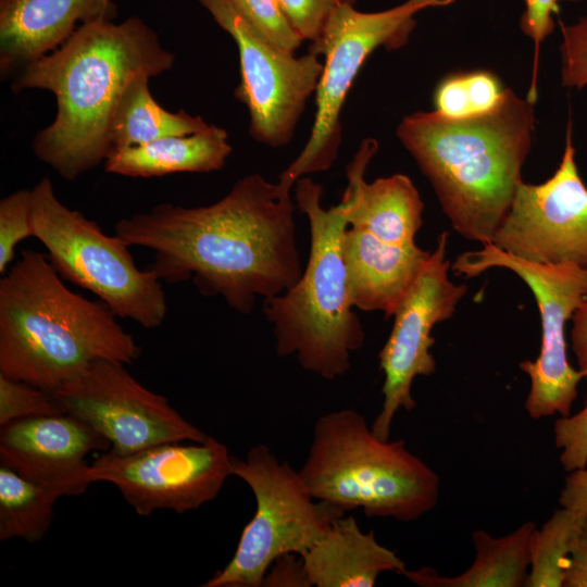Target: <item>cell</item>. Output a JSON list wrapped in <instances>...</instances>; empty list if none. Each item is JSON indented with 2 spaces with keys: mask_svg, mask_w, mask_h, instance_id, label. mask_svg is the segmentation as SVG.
<instances>
[{
  "mask_svg": "<svg viewBox=\"0 0 587 587\" xmlns=\"http://www.w3.org/2000/svg\"><path fill=\"white\" fill-rule=\"evenodd\" d=\"M564 587H587V521L575 536L563 576Z\"/></svg>",
  "mask_w": 587,
  "mask_h": 587,
  "instance_id": "836d02e7",
  "label": "cell"
},
{
  "mask_svg": "<svg viewBox=\"0 0 587 587\" xmlns=\"http://www.w3.org/2000/svg\"><path fill=\"white\" fill-rule=\"evenodd\" d=\"M63 413L52 392L0 373V426L21 419Z\"/></svg>",
  "mask_w": 587,
  "mask_h": 587,
  "instance_id": "484cf974",
  "label": "cell"
},
{
  "mask_svg": "<svg viewBox=\"0 0 587 587\" xmlns=\"http://www.w3.org/2000/svg\"><path fill=\"white\" fill-rule=\"evenodd\" d=\"M587 515L562 507L533 532L526 587H562L572 542Z\"/></svg>",
  "mask_w": 587,
  "mask_h": 587,
  "instance_id": "cb8c5ba5",
  "label": "cell"
},
{
  "mask_svg": "<svg viewBox=\"0 0 587 587\" xmlns=\"http://www.w3.org/2000/svg\"><path fill=\"white\" fill-rule=\"evenodd\" d=\"M560 1L563 0H525L526 9L520 20L522 32L533 39L535 47L530 87L526 98V100L532 103H535L537 99V73L540 45L554 29L552 14L559 12Z\"/></svg>",
  "mask_w": 587,
  "mask_h": 587,
  "instance_id": "4dcf8cb0",
  "label": "cell"
},
{
  "mask_svg": "<svg viewBox=\"0 0 587 587\" xmlns=\"http://www.w3.org/2000/svg\"><path fill=\"white\" fill-rule=\"evenodd\" d=\"M572 322V350L575 354L578 370L587 372V299L577 308Z\"/></svg>",
  "mask_w": 587,
  "mask_h": 587,
  "instance_id": "d590c367",
  "label": "cell"
},
{
  "mask_svg": "<svg viewBox=\"0 0 587 587\" xmlns=\"http://www.w3.org/2000/svg\"><path fill=\"white\" fill-rule=\"evenodd\" d=\"M262 586H312L300 555L285 554L270 566Z\"/></svg>",
  "mask_w": 587,
  "mask_h": 587,
  "instance_id": "d6a6232c",
  "label": "cell"
},
{
  "mask_svg": "<svg viewBox=\"0 0 587 587\" xmlns=\"http://www.w3.org/2000/svg\"><path fill=\"white\" fill-rule=\"evenodd\" d=\"M174 60L138 16L79 25L63 45L13 79L15 92L42 89L55 97L53 121L33 140L35 155L66 180L104 162L110 124L126 86L140 74L167 72Z\"/></svg>",
  "mask_w": 587,
  "mask_h": 587,
  "instance_id": "7a4b0ae2",
  "label": "cell"
},
{
  "mask_svg": "<svg viewBox=\"0 0 587 587\" xmlns=\"http://www.w3.org/2000/svg\"><path fill=\"white\" fill-rule=\"evenodd\" d=\"M163 442L128 453L107 450L90 464V483L113 484L140 516L185 513L214 500L233 475V457L212 436L202 442Z\"/></svg>",
  "mask_w": 587,
  "mask_h": 587,
  "instance_id": "4fadbf2b",
  "label": "cell"
},
{
  "mask_svg": "<svg viewBox=\"0 0 587 587\" xmlns=\"http://www.w3.org/2000/svg\"><path fill=\"white\" fill-rule=\"evenodd\" d=\"M113 1H117V0H113Z\"/></svg>",
  "mask_w": 587,
  "mask_h": 587,
  "instance_id": "74e56055",
  "label": "cell"
},
{
  "mask_svg": "<svg viewBox=\"0 0 587 587\" xmlns=\"http://www.w3.org/2000/svg\"><path fill=\"white\" fill-rule=\"evenodd\" d=\"M33 237L65 280L95 294L118 317L145 328L159 327L166 315L162 280L136 265L120 236H109L83 213L63 204L49 177L30 189Z\"/></svg>",
  "mask_w": 587,
  "mask_h": 587,
  "instance_id": "52a82bcc",
  "label": "cell"
},
{
  "mask_svg": "<svg viewBox=\"0 0 587 587\" xmlns=\"http://www.w3.org/2000/svg\"><path fill=\"white\" fill-rule=\"evenodd\" d=\"M312 586L373 587L384 572L404 574L405 563L361 530L352 515L335 520L325 535L300 555Z\"/></svg>",
  "mask_w": 587,
  "mask_h": 587,
  "instance_id": "d6986e66",
  "label": "cell"
},
{
  "mask_svg": "<svg viewBox=\"0 0 587 587\" xmlns=\"http://www.w3.org/2000/svg\"><path fill=\"white\" fill-rule=\"evenodd\" d=\"M357 0H338L339 3H348L354 5Z\"/></svg>",
  "mask_w": 587,
  "mask_h": 587,
  "instance_id": "8d00e7d4",
  "label": "cell"
},
{
  "mask_svg": "<svg viewBox=\"0 0 587 587\" xmlns=\"http://www.w3.org/2000/svg\"><path fill=\"white\" fill-rule=\"evenodd\" d=\"M227 132L216 125L187 136H171L111 152L108 173L128 177H158L173 173L221 170L232 153Z\"/></svg>",
  "mask_w": 587,
  "mask_h": 587,
  "instance_id": "ffe728a7",
  "label": "cell"
},
{
  "mask_svg": "<svg viewBox=\"0 0 587 587\" xmlns=\"http://www.w3.org/2000/svg\"><path fill=\"white\" fill-rule=\"evenodd\" d=\"M237 45L240 82L236 98L249 112V134L278 148L294 138L297 124L323 72L319 57H302L261 37L229 0H198Z\"/></svg>",
  "mask_w": 587,
  "mask_h": 587,
  "instance_id": "8fae6325",
  "label": "cell"
},
{
  "mask_svg": "<svg viewBox=\"0 0 587 587\" xmlns=\"http://www.w3.org/2000/svg\"><path fill=\"white\" fill-rule=\"evenodd\" d=\"M561 507L587 515V467L570 472L560 492Z\"/></svg>",
  "mask_w": 587,
  "mask_h": 587,
  "instance_id": "e575fe53",
  "label": "cell"
},
{
  "mask_svg": "<svg viewBox=\"0 0 587 587\" xmlns=\"http://www.w3.org/2000/svg\"><path fill=\"white\" fill-rule=\"evenodd\" d=\"M447 241L448 233L442 232L423 271L397 305L392 329L378 353L385 376L384 400L371 429L382 440H389L394 417L400 409L415 408L413 380L436 371L430 352L435 344L432 330L453 315L467 290L464 284L455 285L449 279Z\"/></svg>",
  "mask_w": 587,
  "mask_h": 587,
  "instance_id": "5bb4252c",
  "label": "cell"
},
{
  "mask_svg": "<svg viewBox=\"0 0 587 587\" xmlns=\"http://www.w3.org/2000/svg\"><path fill=\"white\" fill-rule=\"evenodd\" d=\"M585 378L587 382V375ZM553 433L562 467L566 472L587 467V397L577 413L554 422Z\"/></svg>",
  "mask_w": 587,
  "mask_h": 587,
  "instance_id": "f546056e",
  "label": "cell"
},
{
  "mask_svg": "<svg viewBox=\"0 0 587 587\" xmlns=\"http://www.w3.org/2000/svg\"><path fill=\"white\" fill-rule=\"evenodd\" d=\"M52 394L64 413L95 428L117 453L209 438L166 397L142 386L118 361L96 359Z\"/></svg>",
  "mask_w": 587,
  "mask_h": 587,
  "instance_id": "7c38bea8",
  "label": "cell"
},
{
  "mask_svg": "<svg viewBox=\"0 0 587 587\" xmlns=\"http://www.w3.org/2000/svg\"><path fill=\"white\" fill-rule=\"evenodd\" d=\"M110 448L100 433L67 413L21 419L0 426V464L61 497L84 494L91 484L86 457Z\"/></svg>",
  "mask_w": 587,
  "mask_h": 587,
  "instance_id": "2e32d148",
  "label": "cell"
},
{
  "mask_svg": "<svg viewBox=\"0 0 587 587\" xmlns=\"http://www.w3.org/2000/svg\"><path fill=\"white\" fill-rule=\"evenodd\" d=\"M534 103L505 89L492 110L464 118L419 111L397 136L432 184L453 229L490 243L505 217L534 130Z\"/></svg>",
  "mask_w": 587,
  "mask_h": 587,
  "instance_id": "3957f363",
  "label": "cell"
},
{
  "mask_svg": "<svg viewBox=\"0 0 587 587\" xmlns=\"http://www.w3.org/2000/svg\"><path fill=\"white\" fill-rule=\"evenodd\" d=\"M290 192L252 173L212 204H158L121 218L115 234L153 250L147 268L162 282L191 279L201 295L247 315L258 296H277L302 274Z\"/></svg>",
  "mask_w": 587,
  "mask_h": 587,
  "instance_id": "6da1fadb",
  "label": "cell"
},
{
  "mask_svg": "<svg viewBox=\"0 0 587 587\" xmlns=\"http://www.w3.org/2000/svg\"><path fill=\"white\" fill-rule=\"evenodd\" d=\"M33 237L30 189H20L0 201V273H7L18 242Z\"/></svg>",
  "mask_w": 587,
  "mask_h": 587,
  "instance_id": "83f0119b",
  "label": "cell"
},
{
  "mask_svg": "<svg viewBox=\"0 0 587 587\" xmlns=\"http://www.w3.org/2000/svg\"><path fill=\"white\" fill-rule=\"evenodd\" d=\"M295 32L304 40L315 41L339 3L338 0H277Z\"/></svg>",
  "mask_w": 587,
  "mask_h": 587,
  "instance_id": "1f68e13d",
  "label": "cell"
},
{
  "mask_svg": "<svg viewBox=\"0 0 587 587\" xmlns=\"http://www.w3.org/2000/svg\"><path fill=\"white\" fill-rule=\"evenodd\" d=\"M297 207L310 227V251L300 278L284 292L264 299L279 357L296 355L299 365L324 379L344 376L351 353L365 340L353 307L342 255L348 201L322 205L323 187L303 176L295 184Z\"/></svg>",
  "mask_w": 587,
  "mask_h": 587,
  "instance_id": "5b68a950",
  "label": "cell"
},
{
  "mask_svg": "<svg viewBox=\"0 0 587 587\" xmlns=\"http://www.w3.org/2000/svg\"><path fill=\"white\" fill-rule=\"evenodd\" d=\"M299 474L311 496L347 513L414 522L439 498V477L403 439L376 437L353 409L320 416Z\"/></svg>",
  "mask_w": 587,
  "mask_h": 587,
  "instance_id": "8992f818",
  "label": "cell"
},
{
  "mask_svg": "<svg viewBox=\"0 0 587 587\" xmlns=\"http://www.w3.org/2000/svg\"><path fill=\"white\" fill-rule=\"evenodd\" d=\"M233 475L252 490L255 512L243 527L232 560L203 587H261L278 558L305 553L346 515L339 507L314 499L299 471L260 444L245 459L233 457Z\"/></svg>",
  "mask_w": 587,
  "mask_h": 587,
  "instance_id": "ba28073f",
  "label": "cell"
},
{
  "mask_svg": "<svg viewBox=\"0 0 587 587\" xmlns=\"http://www.w3.org/2000/svg\"><path fill=\"white\" fill-rule=\"evenodd\" d=\"M430 254L416 243L398 245L365 229L347 226L342 235V255L353 307L392 316Z\"/></svg>",
  "mask_w": 587,
  "mask_h": 587,
  "instance_id": "ac0fdd59",
  "label": "cell"
},
{
  "mask_svg": "<svg viewBox=\"0 0 587 587\" xmlns=\"http://www.w3.org/2000/svg\"><path fill=\"white\" fill-rule=\"evenodd\" d=\"M536 526L525 522L514 532L492 537L478 529L472 534L475 558L472 565L455 576H441L432 567L405 571L412 583L422 587H522L530 564L529 542Z\"/></svg>",
  "mask_w": 587,
  "mask_h": 587,
  "instance_id": "44dd1931",
  "label": "cell"
},
{
  "mask_svg": "<svg viewBox=\"0 0 587 587\" xmlns=\"http://www.w3.org/2000/svg\"><path fill=\"white\" fill-rule=\"evenodd\" d=\"M575 155L569 121L558 168L542 184H519L490 241L494 247L527 262L587 268V186Z\"/></svg>",
  "mask_w": 587,
  "mask_h": 587,
  "instance_id": "9a60e30c",
  "label": "cell"
},
{
  "mask_svg": "<svg viewBox=\"0 0 587 587\" xmlns=\"http://www.w3.org/2000/svg\"><path fill=\"white\" fill-rule=\"evenodd\" d=\"M113 0H0V72L7 76L51 53L83 24L113 21Z\"/></svg>",
  "mask_w": 587,
  "mask_h": 587,
  "instance_id": "e0dca14e",
  "label": "cell"
},
{
  "mask_svg": "<svg viewBox=\"0 0 587 587\" xmlns=\"http://www.w3.org/2000/svg\"><path fill=\"white\" fill-rule=\"evenodd\" d=\"M116 317L25 249L0 280V373L53 392L96 359L132 364L141 348Z\"/></svg>",
  "mask_w": 587,
  "mask_h": 587,
  "instance_id": "277c9868",
  "label": "cell"
},
{
  "mask_svg": "<svg viewBox=\"0 0 587 587\" xmlns=\"http://www.w3.org/2000/svg\"><path fill=\"white\" fill-rule=\"evenodd\" d=\"M150 78L140 74L124 89L110 124V153L165 137L191 135L210 126L201 116L162 108L150 92Z\"/></svg>",
  "mask_w": 587,
  "mask_h": 587,
  "instance_id": "7402d4cb",
  "label": "cell"
},
{
  "mask_svg": "<svg viewBox=\"0 0 587 587\" xmlns=\"http://www.w3.org/2000/svg\"><path fill=\"white\" fill-rule=\"evenodd\" d=\"M514 272L532 290L541 320V348L534 361L520 369L530 380L525 409L534 420L571 415L578 383L587 372L574 369L567 359L565 329L587 299V268L574 263L540 264L505 253L491 243L460 254L450 267L457 276H477L489 268Z\"/></svg>",
  "mask_w": 587,
  "mask_h": 587,
  "instance_id": "30bf717a",
  "label": "cell"
},
{
  "mask_svg": "<svg viewBox=\"0 0 587 587\" xmlns=\"http://www.w3.org/2000/svg\"><path fill=\"white\" fill-rule=\"evenodd\" d=\"M504 91L499 78L489 71L452 73L435 89V111L450 118L483 114L499 104Z\"/></svg>",
  "mask_w": 587,
  "mask_h": 587,
  "instance_id": "d4e9b609",
  "label": "cell"
},
{
  "mask_svg": "<svg viewBox=\"0 0 587 587\" xmlns=\"http://www.w3.org/2000/svg\"><path fill=\"white\" fill-rule=\"evenodd\" d=\"M246 22L271 43L290 51L303 39L290 26L277 0H229Z\"/></svg>",
  "mask_w": 587,
  "mask_h": 587,
  "instance_id": "4316f807",
  "label": "cell"
},
{
  "mask_svg": "<svg viewBox=\"0 0 587 587\" xmlns=\"http://www.w3.org/2000/svg\"><path fill=\"white\" fill-rule=\"evenodd\" d=\"M561 80L564 87L587 86V16L572 25L560 22Z\"/></svg>",
  "mask_w": 587,
  "mask_h": 587,
  "instance_id": "f1b7e54d",
  "label": "cell"
},
{
  "mask_svg": "<svg viewBox=\"0 0 587 587\" xmlns=\"http://www.w3.org/2000/svg\"><path fill=\"white\" fill-rule=\"evenodd\" d=\"M59 498L55 490L0 464V541L41 540L50 528Z\"/></svg>",
  "mask_w": 587,
  "mask_h": 587,
  "instance_id": "603a6c76",
  "label": "cell"
},
{
  "mask_svg": "<svg viewBox=\"0 0 587 587\" xmlns=\"http://www.w3.org/2000/svg\"><path fill=\"white\" fill-rule=\"evenodd\" d=\"M455 0H407L379 12H361L338 3L309 52L323 55V72L315 90L314 123L303 149L280 173L278 182L291 188L313 173L327 171L337 159L342 127L340 113L347 96L366 59L379 47L402 48L416 21L427 8L447 7Z\"/></svg>",
  "mask_w": 587,
  "mask_h": 587,
  "instance_id": "9c48e42d",
  "label": "cell"
}]
</instances>
